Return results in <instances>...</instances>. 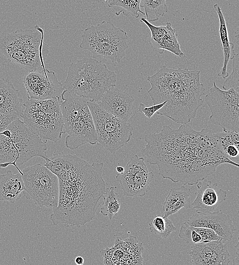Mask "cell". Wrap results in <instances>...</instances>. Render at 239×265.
Returning <instances> with one entry per match:
<instances>
[{
	"label": "cell",
	"mask_w": 239,
	"mask_h": 265,
	"mask_svg": "<svg viewBox=\"0 0 239 265\" xmlns=\"http://www.w3.org/2000/svg\"><path fill=\"white\" fill-rule=\"evenodd\" d=\"M127 40L125 31L103 20L84 30L79 47L90 51L94 58L109 60L117 66L128 47Z\"/></svg>",
	"instance_id": "8"
},
{
	"label": "cell",
	"mask_w": 239,
	"mask_h": 265,
	"mask_svg": "<svg viewBox=\"0 0 239 265\" xmlns=\"http://www.w3.org/2000/svg\"><path fill=\"white\" fill-rule=\"evenodd\" d=\"M144 140L142 153L146 161L157 166L163 178L175 183L195 185L222 164L239 167L221 151L215 133L208 128L196 131L187 124L177 129L166 125L158 133L146 135Z\"/></svg>",
	"instance_id": "1"
},
{
	"label": "cell",
	"mask_w": 239,
	"mask_h": 265,
	"mask_svg": "<svg viewBox=\"0 0 239 265\" xmlns=\"http://www.w3.org/2000/svg\"><path fill=\"white\" fill-rule=\"evenodd\" d=\"M64 90L61 95L60 108L63 126L66 133V148L75 149L87 143H97V135L93 120L87 104L89 100Z\"/></svg>",
	"instance_id": "6"
},
{
	"label": "cell",
	"mask_w": 239,
	"mask_h": 265,
	"mask_svg": "<svg viewBox=\"0 0 239 265\" xmlns=\"http://www.w3.org/2000/svg\"><path fill=\"white\" fill-rule=\"evenodd\" d=\"M34 28L38 32L19 29L0 36V51L29 72L44 69L43 57L49 52L43 50V30L38 25Z\"/></svg>",
	"instance_id": "7"
},
{
	"label": "cell",
	"mask_w": 239,
	"mask_h": 265,
	"mask_svg": "<svg viewBox=\"0 0 239 265\" xmlns=\"http://www.w3.org/2000/svg\"><path fill=\"white\" fill-rule=\"evenodd\" d=\"M239 92L233 88L227 90L218 88L215 82L204 97L208 105L211 122L221 126L224 131L239 132Z\"/></svg>",
	"instance_id": "12"
},
{
	"label": "cell",
	"mask_w": 239,
	"mask_h": 265,
	"mask_svg": "<svg viewBox=\"0 0 239 265\" xmlns=\"http://www.w3.org/2000/svg\"><path fill=\"white\" fill-rule=\"evenodd\" d=\"M195 185L197 188L195 193L196 198L191 206L197 211H213L226 199L227 191L219 188L217 183H213L206 178L198 181Z\"/></svg>",
	"instance_id": "19"
},
{
	"label": "cell",
	"mask_w": 239,
	"mask_h": 265,
	"mask_svg": "<svg viewBox=\"0 0 239 265\" xmlns=\"http://www.w3.org/2000/svg\"><path fill=\"white\" fill-rule=\"evenodd\" d=\"M149 230L163 238L168 237L176 230V227L168 217L156 216L149 223Z\"/></svg>",
	"instance_id": "29"
},
{
	"label": "cell",
	"mask_w": 239,
	"mask_h": 265,
	"mask_svg": "<svg viewBox=\"0 0 239 265\" xmlns=\"http://www.w3.org/2000/svg\"><path fill=\"white\" fill-rule=\"evenodd\" d=\"M232 72L230 75L228 76L224 82L222 88L224 90L233 88L236 91L239 92V57L238 54L235 55L232 59Z\"/></svg>",
	"instance_id": "31"
},
{
	"label": "cell",
	"mask_w": 239,
	"mask_h": 265,
	"mask_svg": "<svg viewBox=\"0 0 239 265\" xmlns=\"http://www.w3.org/2000/svg\"><path fill=\"white\" fill-rule=\"evenodd\" d=\"M192 194L191 190L183 186L171 189L163 204V217H168L182 208H190Z\"/></svg>",
	"instance_id": "23"
},
{
	"label": "cell",
	"mask_w": 239,
	"mask_h": 265,
	"mask_svg": "<svg viewBox=\"0 0 239 265\" xmlns=\"http://www.w3.org/2000/svg\"><path fill=\"white\" fill-rule=\"evenodd\" d=\"M23 112L19 91L9 80L0 77V114L20 119Z\"/></svg>",
	"instance_id": "21"
},
{
	"label": "cell",
	"mask_w": 239,
	"mask_h": 265,
	"mask_svg": "<svg viewBox=\"0 0 239 265\" xmlns=\"http://www.w3.org/2000/svg\"><path fill=\"white\" fill-rule=\"evenodd\" d=\"M239 134L236 131H224L215 133L217 144L223 153L225 150L231 146L239 147Z\"/></svg>",
	"instance_id": "30"
},
{
	"label": "cell",
	"mask_w": 239,
	"mask_h": 265,
	"mask_svg": "<svg viewBox=\"0 0 239 265\" xmlns=\"http://www.w3.org/2000/svg\"><path fill=\"white\" fill-rule=\"evenodd\" d=\"M116 170L118 173L122 174L124 172V168L122 166H118L116 167Z\"/></svg>",
	"instance_id": "35"
},
{
	"label": "cell",
	"mask_w": 239,
	"mask_h": 265,
	"mask_svg": "<svg viewBox=\"0 0 239 265\" xmlns=\"http://www.w3.org/2000/svg\"><path fill=\"white\" fill-rule=\"evenodd\" d=\"M200 71L171 69L164 65L147 77L151 85L148 94L153 104L166 101L156 113L180 124L195 118L204 101L205 89L200 82Z\"/></svg>",
	"instance_id": "3"
},
{
	"label": "cell",
	"mask_w": 239,
	"mask_h": 265,
	"mask_svg": "<svg viewBox=\"0 0 239 265\" xmlns=\"http://www.w3.org/2000/svg\"><path fill=\"white\" fill-rule=\"evenodd\" d=\"M28 99L43 100L61 97L63 84L54 71L47 69L30 71L23 77Z\"/></svg>",
	"instance_id": "14"
},
{
	"label": "cell",
	"mask_w": 239,
	"mask_h": 265,
	"mask_svg": "<svg viewBox=\"0 0 239 265\" xmlns=\"http://www.w3.org/2000/svg\"><path fill=\"white\" fill-rule=\"evenodd\" d=\"M25 198L32 199L42 207L55 208L59 202V180L57 175L40 163L27 167L22 171Z\"/></svg>",
	"instance_id": "11"
},
{
	"label": "cell",
	"mask_w": 239,
	"mask_h": 265,
	"mask_svg": "<svg viewBox=\"0 0 239 265\" xmlns=\"http://www.w3.org/2000/svg\"><path fill=\"white\" fill-rule=\"evenodd\" d=\"M189 254L193 264L223 265L230 262V254L223 240L193 244Z\"/></svg>",
	"instance_id": "15"
},
{
	"label": "cell",
	"mask_w": 239,
	"mask_h": 265,
	"mask_svg": "<svg viewBox=\"0 0 239 265\" xmlns=\"http://www.w3.org/2000/svg\"><path fill=\"white\" fill-rule=\"evenodd\" d=\"M107 6L112 9L116 16L122 14L124 16L131 15L137 18L139 13L144 15L140 7L141 0H104Z\"/></svg>",
	"instance_id": "26"
},
{
	"label": "cell",
	"mask_w": 239,
	"mask_h": 265,
	"mask_svg": "<svg viewBox=\"0 0 239 265\" xmlns=\"http://www.w3.org/2000/svg\"><path fill=\"white\" fill-rule=\"evenodd\" d=\"M15 119H17L13 116L0 114V133Z\"/></svg>",
	"instance_id": "33"
},
{
	"label": "cell",
	"mask_w": 239,
	"mask_h": 265,
	"mask_svg": "<svg viewBox=\"0 0 239 265\" xmlns=\"http://www.w3.org/2000/svg\"><path fill=\"white\" fill-rule=\"evenodd\" d=\"M116 77L105 64L93 58H83L70 65L63 88L96 102L107 90L115 86Z\"/></svg>",
	"instance_id": "4"
},
{
	"label": "cell",
	"mask_w": 239,
	"mask_h": 265,
	"mask_svg": "<svg viewBox=\"0 0 239 265\" xmlns=\"http://www.w3.org/2000/svg\"><path fill=\"white\" fill-rule=\"evenodd\" d=\"M134 98L115 87L107 90L96 103L113 116L128 121L132 116Z\"/></svg>",
	"instance_id": "18"
},
{
	"label": "cell",
	"mask_w": 239,
	"mask_h": 265,
	"mask_svg": "<svg viewBox=\"0 0 239 265\" xmlns=\"http://www.w3.org/2000/svg\"><path fill=\"white\" fill-rule=\"evenodd\" d=\"M115 186L110 187V190L103 195V202L100 213L108 216L110 220H112L113 216L116 215L120 208V201L119 195L115 191Z\"/></svg>",
	"instance_id": "28"
},
{
	"label": "cell",
	"mask_w": 239,
	"mask_h": 265,
	"mask_svg": "<svg viewBox=\"0 0 239 265\" xmlns=\"http://www.w3.org/2000/svg\"><path fill=\"white\" fill-rule=\"evenodd\" d=\"M154 178L149 172L143 157L133 155L126 165L124 172L118 173L116 179L119 182L124 196L143 197L149 190V186Z\"/></svg>",
	"instance_id": "13"
},
{
	"label": "cell",
	"mask_w": 239,
	"mask_h": 265,
	"mask_svg": "<svg viewBox=\"0 0 239 265\" xmlns=\"http://www.w3.org/2000/svg\"><path fill=\"white\" fill-rule=\"evenodd\" d=\"M44 166L58 178L59 202L50 220L55 225L79 226L93 220L98 202L106 192L103 164H89L81 154L55 152Z\"/></svg>",
	"instance_id": "2"
},
{
	"label": "cell",
	"mask_w": 239,
	"mask_h": 265,
	"mask_svg": "<svg viewBox=\"0 0 239 265\" xmlns=\"http://www.w3.org/2000/svg\"><path fill=\"white\" fill-rule=\"evenodd\" d=\"M187 222L193 226L211 229L224 241L231 240L235 230L229 216L220 211L196 210Z\"/></svg>",
	"instance_id": "16"
},
{
	"label": "cell",
	"mask_w": 239,
	"mask_h": 265,
	"mask_svg": "<svg viewBox=\"0 0 239 265\" xmlns=\"http://www.w3.org/2000/svg\"><path fill=\"white\" fill-rule=\"evenodd\" d=\"M213 8L217 13L219 20V32L224 57L223 66L218 75L225 78L229 75V73L227 71L228 63L229 60H232L236 54L234 51V44L229 41L227 24L221 8L218 4H214Z\"/></svg>",
	"instance_id": "24"
},
{
	"label": "cell",
	"mask_w": 239,
	"mask_h": 265,
	"mask_svg": "<svg viewBox=\"0 0 239 265\" xmlns=\"http://www.w3.org/2000/svg\"><path fill=\"white\" fill-rule=\"evenodd\" d=\"M178 235L185 243L192 245L204 242L222 240L212 229L193 226L187 222L180 226Z\"/></svg>",
	"instance_id": "25"
},
{
	"label": "cell",
	"mask_w": 239,
	"mask_h": 265,
	"mask_svg": "<svg viewBox=\"0 0 239 265\" xmlns=\"http://www.w3.org/2000/svg\"><path fill=\"white\" fill-rule=\"evenodd\" d=\"M60 101L61 97L28 98L23 103V122L46 143L48 140L57 142L61 138L63 122Z\"/></svg>",
	"instance_id": "9"
},
{
	"label": "cell",
	"mask_w": 239,
	"mask_h": 265,
	"mask_svg": "<svg viewBox=\"0 0 239 265\" xmlns=\"http://www.w3.org/2000/svg\"><path fill=\"white\" fill-rule=\"evenodd\" d=\"M166 102V101H164L149 107H146L143 103H140L138 110L140 112L143 113L148 118L150 119L165 105Z\"/></svg>",
	"instance_id": "32"
},
{
	"label": "cell",
	"mask_w": 239,
	"mask_h": 265,
	"mask_svg": "<svg viewBox=\"0 0 239 265\" xmlns=\"http://www.w3.org/2000/svg\"><path fill=\"white\" fill-rule=\"evenodd\" d=\"M109 252L115 253L112 255L104 256V260L115 256L112 261H123L122 264H142V253L144 251L142 244L139 243L136 237L130 236L125 240L117 237L112 248H105Z\"/></svg>",
	"instance_id": "20"
},
{
	"label": "cell",
	"mask_w": 239,
	"mask_h": 265,
	"mask_svg": "<svg viewBox=\"0 0 239 265\" xmlns=\"http://www.w3.org/2000/svg\"><path fill=\"white\" fill-rule=\"evenodd\" d=\"M25 189L22 175L14 174L8 170L0 175V201H7L14 203L21 198V193Z\"/></svg>",
	"instance_id": "22"
},
{
	"label": "cell",
	"mask_w": 239,
	"mask_h": 265,
	"mask_svg": "<svg viewBox=\"0 0 239 265\" xmlns=\"http://www.w3.org/2000/svg\"><path fill=\"white\" fill-rule=\"evenodd\" d=\"M94 122L97 143L114 155L130 141L134 130L128 121L105 111L92 100L87 101Z\"/></svg>",
	"instance_id": "10"
},
{
	"label": "cell",
	"mask_w": 239,
	"mask_h": 265,
	"mask_svg": "<svg viewBox=\"0 0 239 265\" xmlns=\"http://www.w3.org/2000/svg\"><path fill=\"white\" fill-rule=\"evenodd\" d=\"M74 261L76 264L82 265L84 263V260L83 257L78 256L75 257Z\"/></svg>",
	"instance_id": "34"
},
{
	"label": "cell",
	"mask_w": 239,
	"mask_h": 265,
	"mask_svg": "<svg viewBox=\"0 0 239 265\" xmlns=\"http://www.w3.org/2000/svg\"><path fill=\"white\" fill-rule=\"evenodd\" d=\"M140 7L144 9L145 18L149 22L157 20L168 11L166 0H141Z\"/></svg>",
	"instance_id": "27"
},
{
	"label": "cell",
	"mask_w": 239,
	"mask_h": 265,
	"mask_svg": "<svg viewBox=\"0 0 239 265\" xmlns=\"http://www.w3.org/2000/svg\"><path fill=\"white\" fill-rule=\"evenodd\" d=\"M140 22L149 28L151 32L149 43L155 51L162 54L166 50L179 57L184 55L178 42L176 30L170 22H167L165 25L157 26L151 24L144 17L140 19Z\"/></svg>",
	"instance_id": "17"
},
{
	"label": "cell",
	"mask_w": 239,
	"mask_h": 265,
	"mask_svg": "<svg viewBox=\"0 0 239 265\" xmlns=\"http://www.w3.org/2000/svg\"><path fill=\"white\" fill-rule=\"evenodd\" d=\"M46 150V142L20 119H15L0 133V167L13 165L22 175L17 164L21 165L35 156L45 160Z\"/></svg>",
	"instance_id": "5"
}]
</instances>
